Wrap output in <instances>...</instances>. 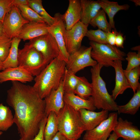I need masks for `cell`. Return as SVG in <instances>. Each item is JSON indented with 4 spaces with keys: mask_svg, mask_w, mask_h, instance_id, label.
I'll list each match as a JSON object with an SVG mask.
<instances>
[{
    "mask_svg": "<svg viewBox=\"0 0 140 140\" xmlns=\"http://www.w3.org/2000/svg\"><path fill=\"white\" fill-rule=\"evenodd\" d=\"M52 140H68L59 132L56 134Z\"/></svg>",
    "mask_w": 140,
    "mask_h": 140,
    "instance_id": "ab89813d",
    "label": "cell"
},
{
    "mask_svg": "<svg viewBox=\"0 0 140 140\" xmlns=\"http://www.w3.org/2000/svg\"><path fill=\"white\" fill-rule=\"evenodd\" d=\"M117 32L115 29H113L111 32L107 33V40L108 44L112 46H115V41Z\"/></svg>",
    "mask_w": 140,
    "mask_h": 140,
    "instance_id": "74e56055",
    "label": "cell"
},
{
    "mask_svg": "<svg viewBox=\"0 0 140 140\" xmlns=\"http://www.w3.org/2000/svg\"><path fill=\"white\" fill-rule=\"evenodd\" d=\"M2 22L0 20V36L5 34Z\"/></svg>",
    "mask_w": 140,
    "mask_h": 140,
    "instance_id": "7bdbcfd3",
    "label": "cell"
},
{
    "mask_svg": "<svg viewBox=\"0 0 140 140\" xmlns=\"http://www.w3.org/2000/svg\"><path fill=\"white\" fill-rule=\"evenodd\" d=\"M118 113L113 112L108 117L93 129L86 131L83 140H107L113 131L117 122Z\"/></svg>",
    "mask_w": 140,
    "mask_h": 140,
    "instance_id": "30bf717a",
    "label": "cell"
},
{
    "mask_svg": "<svg viewBox=\"0 0 140 140\" xmlns=\"http://www.w3.org/2000/svg\"><path fill=\"white\" fill-rule=\"evenodd\" d=\"M85 131L92 129L107 118L109 111L102 110L96 112L81 109L79 111Z\"/></svg>",
    "mask_w": 140,
    "mask_h": 140,
    "instance_id": "5bb4252c",
    "label": "cell"
},
{
    "mask_svg": "<svg viewBox=\"0 0 140 140\" xmlns=\"http://www.w3.org/2000/svg\"><path fill=\"white\" fill-rule=\"evenodd\" d=\"M64 100L65 103L77 111L83 109L94 111L96 109L91 96L85 99L73 93H64Z\"/></svg>",
    "mask_w": 140,
    "mask_h": 140,
    "instance_id": "ffe728a7",
    "label": "cell"
},
{
    "mask_svg": "<svg viewBox=\"0 0 140 140\" xmlns=\"http://www.w3.org/2000/svg\"><path fill=\"white\" fill-rule=\"evenodd\" d=\"M92 47L81 46L78 50L70 55L66 64V68L74 74L86 67H92L97 64L91 56Z\"/></svg>",
    "mask_w": 140,
    "mask_h": 140,
    "instance_id": "ba28073f",
    "label": "cell"
},
{
    "mask_svg": "<svg viewBox=\"0 0 140 140\" xmlns=\"http://www.w3.org/2000/svg\"><path fill=\"white\" fill-rule=\"evenodd\" d=\"M88 25L80 20L70 29L66 30L64 38L66 50L69 55L76 51L81 46V42L88 30Z\"/></svg>",
    "mask_w": 140,
    "mask_h": 140,
    "instance_id": "8fae6325",
    "label": "cell"
},
{
    "mask_svg": "<svg viewBox=\"0 0 140 140\" xmlns=\"http://www.w3.org/2000/svg\"><path fill=\"white\" fill-rule=\"evenodd\" d=\"M29 22L22 16L17 7L13 5L2 22L4 33L12 39L18 37L23 26Z\"/></svg>",
    "mask_w": 140,
    "mask_h": 140,
    "instance_id": "9c48e42d",
    "label": "cell"
},
{
    "mask_svg": "<svg viewBox=\"0 0 140 140\" xmlns=\"http://www.w3.org/2000/svg\"><path fill=\"white\" fill-rule=\"evenodd\" d=\"M7 91L6 102L13 109L14 123L20 138L32 140L38 134L40 123L45 117V102L33 86L12 81Z\"/></svg>",
    "mask_w": 140,
    "mask_h": 140,
    "instance_id": "6da1fadb",
    "label": "cell"
},
{
    "mask_svg": "<svg viewBox=\"0 0 140 140\" xmlns=\"http://www.w3.org/2000/svg\"><path fill=\"white\" fill-rule=\"evenodd\" d=\"M125 38L121 32H117L115 40V45L117 47L123 48Z\"/></svg>",
    "mask_w": 140,
    "mask_h": 140,
    "instance_id": "f35d334b",
    "label": "cell"
},
{
    "mask_svg": "<svg viewBox=\"0 0 140 140\" xmlns=\"http://www.w3.org/2000/svg\"><path fill=\"white\" fill-rule=\"evenodd\" d=\"M122 61L120 60L115 61L112 66L114 68L115 72V85L111 95L115 100L118 95L123 94L127 89L131 88L124 74Z\"/></svg>",
    "mask_w": 140,
    "mask_h": 140,
    "instance_id": "ac0fdd59",
    "label": "cell"
},
{
    "mask_svg": "<svg viewBox=\"0 0 140 140\" xmlns=\"http://www.w3.org/2000/svg\"><path fill=\"white\" fill-rule=\"evenodd\" d=\"M140 107V87L134 93L132 97L125 104L118 105L117 111L118 114L123 113L131 115L135 114Z\"/></svg>",
    "mask_w": 140,
    "mask_h": 140,
    "instance_id": "603a6c76",
    "label": "cell"
},
{
    "mask_svg": "<svg viewBox=\"0 0 140 140\" xmlns=\"http://www.w3.org/2000/svg\"><path fill=\"white\" fill-rule=\"evenodd\" d=\"M3 132L0 131V136L2 134Z\"/></svg>",
    "mask_w": 140,
    "mask_h": 140,
    "instance_id": "7dc6e473",
    "label": "cell"
},
{
    "mask_svg": "<svg viewBox=\"0 0 140 140\" xmlns=\"http://www.w3.org/2000/svg\"><path fill=\"white\" fill-rule=\"evenodd\" d=\"M49 26L46 23L29 22L23 26L18 37L24 41L30 40L48 33Z\"/></svg>",
    "mask_w": 140,
    "mask_h": 140,
    "instance_id": "e0dca14e",
    "label": "cell"
},
{
    "mask_svg": "<svg viewBox=\"0 0 140 140\" xmlns=\"http://www.w3.org/2000/svg\"><path fill=\"white\" fill-rule=\"evenodd\" d=\"M63 88L64 93H73L79 80V77L67 70L66 68L63 77Z\"/></svg>",
    "mask_w": 140,
    "mask_h": 140,
    "instance_id": "83f0119b",
    "label": "cell"
},
{
    "mask_svg": "<svg viewBox=\"0 0 140 140\" xmlns=\"http://www.w3.org/2000/svg\"><path fill=\"white\" fill-rule=\"evenodd\" d=\"M68 8L62 15L67 30L70 29L81 19V7L80 1L69 0Z\"/></svg>",
    "mask_w": 140,
    "mask_h": 140,
    "instance_id": "d6986e66",
    "label": "cell"
},
{
    "mask_svg": "<svg viewBox=\"0 0 140 140\" xmlns=\"http://www.w3.org/2000/svg\"><path fill=\"white\" fill-rule=\"evenodd\" d=\"M113 131L124 140H140V130L138 127L132 122L121 117L118 118Z\"/></svg>",
    "mask_w": 140,
    "mask_h": 140,
    "instance_id": "9a60e30c",
    "label": "cell"
},
{
    "mask_svg": "<svg viewBox=\"0 0 140 140\" xmlns=\"http://www.w3.org/2000/svg\"><path fill=\"white\" fill-rule=\"evenodd\" d=\"M58 132L68 140H78L85 131L80 113L65 103L57 115Z\"/></svg>",
    "mask_w": 140,
    "mask_h": 140,
    "instance_id": "277c9868",
    "label": "cell"
},
{
    "mask_svg": "<svg viewBox=\"0 0 140 140\" xmlns=\"http://www.w3.org/2000/svg\"><path fill=\"white\" fill-rule=\"evenodd\" d=\"M89 24L94 27H97L98 29L106 33L111 31L110 25L107 20L106 13L102 9L100 10Z\"/></svg>",
    "mask_w": 140,
    "mask_h": 140,
    "instance_id": "f546056e",
    "label": "cell"
},
{
    "mask_svg": "<svg viewBox=\"0 0 140 140\" xmlns=\"http://www.w3.org/2000/svg\"><path fill=\"white\" fill-rule=\"evenodd\" d=\"M118 138L119 137L116 133L113 131V133L110 134L108 139L107 140H117Z\"/></svg>",
    "mask_w": 140,
    "mask_h": 140,
    "instance_id": "b9f144b4",
    "label": "cell"
},
{
    "mask_svg": "<svg viewBox=\"0 0 140 140\" xmlns=\"http://www.w3.org/2000/svg\"><path fill=\"white\" fill-rule=\"evenodd\" d=\"M21 40V39L17 37L12 39V43L8 55L5 60L3 62L2 70L9 67H15L18 66V47Z\"/></svg>",
    "mask_w": 140,
    "mask_h": 140,
    "instance_id": "d4e9b609",
    "label": "cell"
},
{
    "mask_svg": "<svg viewBox=\"0 0 140 140\" xmlns=\"http://www.w3.org/2000/svg\"><path fill=\"white\" fill-rule=\"evenodd\" d=\"M125 59L128 61V65L124 70L128 72L132 69L139 66L140 65V52H130L127 54Z\"/></svg>",
    "mask_w": 140,
    "mask_h": 140,
    "instance_id": "e575fe53",
    "label": "cell"
},
{
    "mask_svg": "<svg viewBox=\"0 0 140 140\" xmlns=\"http://www.w3.org/2000/svg\"><path fill=\"white\" fill-rule=\"evenodd\" d=\"M28 5L44 19L49 26L54 23L55 19L51 16L44 8L41 0H28Z\"/></svg>",
    "mask_w": 140,
    "mask_h": 140,
    "instance_id": "4316f807",
    "label": "cell"
},
{
    "mask_svg": "<svg viewBox=\"0 0 140 140\" xmlns=\"http://www.w3.org/2000/svg\"><path fill=\"white\" fill-rule=\"evenodd\" d=\"M3 62L0 61V72L1 71L3 70Z\"/></svg>",
    "mask_w": 140,
    "mask_h": 140,
    "instance_id": "bcb514c9",
    "label": "cell"
},
{
    "mask_svg": "<svg viewBox=\"0 0 140 140\" xmlns=\"http://www.w3.org/2000/svg\"><path fill=\"white\" fill-rule=\"evenodd\" d=\"M12 39L5 34L0 36V61L3 62L7 58L11 45Z\"/></svg>",
    "mask_w": 140,
    "mask_h": 140,
    "instance_id": "836d02e7",
    "label": "cell"
},
{
    "mask_svg": "<svg viewBox=\"0 0 140 140\" xmlns=\"http://www.w3.org/2000/svg\"><path fill=\"white\" fill-rule=\"evenodd\" d=\"M130 1L133 2L136 6H140V1L139 0H131Z\"/></svg>",
    "mask_w": 140,
    "mask_h": 140,
    "instance_id": "ee69618b",
    "label": "cell"
},
{
    "mask_svg": "<svg viewBox=\"0 0 140 140\" xmlns=\"http://www.w3.org/2000/svg\"><path fill=\"white\" fill-rule=\"evenodd\" d=\"M101 8L108 15L109 23L111 29H115L114 17L119 11L121 10H127L130 6L128 4L119 5L117 2L110 1L108 0H98Z\"/></svg>",
    "mask_w": 140,
    "mask_h": 140,
    "instance_id": "7402d4cb",
    "label": "cell"
},
{
    "mask_svg": "<svg viewBox=\"0 0 140 140\" xmlns=\"http://www.w3.org/2000/svg\"><path fill=\"white\" fill-rule=\"evenodd\" d=\"M89 44L92 48L91 53L92 58L97 64L103 66H112L115 61L125 60V53L115 46L91 41Z\"/></svg>",
    "mask_w": 140,
    "mask_h": 140,
    "instance_id": "8992f818",
    "label": "cell"
},
{
    "mask_svg": "<svg viewBox=\"0 0 140 140\" xmlns=\"http://www.w3.org/2000/svg\"><path fill=\"white\" fill-rule=\"evenodd\" d=\"M63 78L58 88L52 90L44 99L45 102V113L47 117L51 112L57 115L64 105Z\"/></svg>",
    "mask_w": 140,
    "mask_h": 140,
    "instance_id": "4fadbf2b",
    "label": "cell"
},
{
    "mask_svg": "<svg viewBox=\"0 0 140 140\" xmlns=\"http://www.w3.org/2000/svg\"><path fill=\"white\" fill-rule=\"evenodd\" d=\"M107 33L99 29L96 30L91 29L88 30L85 36L91 41L99 44H107Z\"/></svg>",
    "mask_w": 140,
    "mask_h": 140,
    "instance_id": "d6a6232c",
    "label": "cell"
},
{
    "mask_svg": "<svg viewBox=\"0 0 140 140\" xmlns=\"http://www.w3.org/2000/svg\"><path fill=\"white\" fill-rule=\"evenodd\" d=\"M66 62L57 58L52 60L34 79L33 86L39 97L44 99L59 87L63 78Z\"/></svg>",
    "mask_w": 140,
    "mask_h": 140,
    "instance_id": "7a4b0ae2",
    "label": "cell"
},
{
    "mask_svg": "<svg viewBox=\"0 0 140 140\" xmlns=\"http://www.w3.org/2000/svg\"><path fill=\"white\" fill-rule=\"evenodd\" d=\"M131 49L132 50H137L138 52H140L139 46L132 47Z\"/></svg>",
    "mask_w": 140,
    "mask_h": 140,
    "instance_id": "f6af8a7d",
    "label": "cell"
},
{
    "mask_svg": "<svg viewBox=\"0 0 140 140\" xmlns=\"http://www.w3.org/2000/svg\"><path fill=\"white\" fill-rule=\"evenodd\" d=\"M92 93L91 83L84 76L79 77L74 94L82 99H87L91 96Z\"/></svg>",
    "mask_w": 140,
    "mask_h": 140,
    "instance_id": "f1b7e54d",
    "label": "cell"
},
{
    "mask_svg": "<svg viewBox=\"0 0 140 140\" xmlns=\"http://www.w3.org/2000/svg\"><path fill=\"white\" fill-rule=\"evenodd\" d=\"M58 132L57 115L51 112L47 117V121L43 133V140H52Z\"/></svg>",
    "mask_w": 140,
    "mask_h": 140,
    "instance_id": "cb8c5ba5",
    "label": "cell"
},
{
    "mask_svg": "<svg viewBox=\"0 0 140 140\" xmlns=\"http://www.w3.org/2000/svg\"><path fill=\"white\" fill-rule=\"evenodd\" d=\"M18 64V66L27 71L33 76L38 75L46 67L41 54L28 43L23 48L19 49Z\"/></svg>",
    "mask_w": 140,
    "mask_h": 140,
    "instance_id": "5b68a950",
    "label": "cell"
},
{
    "mask_svg": "<svg viewBox=\"0 0 140 140\" xmlns=\"http://www.w3.org/2000/svg\"><path fill=\"white\" fill-rule=\"evenodd\" d=\"M14 0H0V20L3 22L6 15L14 5Z\"/></svg>",
    "mask_w": 140,
    "mask_h": 140,
    "instance_id": "d590c367",
    "label": "cell"
},
{
    "mask_svg": "<svg viewBox=\"0 0 140 140\" xmlns=\"http://www.w3.org/2000/svg\"><path fill=\"white\" fill-rule=\"evenodd\" d=\"M14 123L13 116L10 108L0 104V131H5Z\"/></svg>",
    "mask_w": 140,
    "mask_h": 140,
    "instance_id": "484cf974",
    "label": "cell"
},
{
    "mask_svg": "<svg viewBox=\"0 0 140 140\" xmlns=\"http://www.w3.org/2000/svg\"><path fill=\"white\" fill-rule=\"evenodd\" d=\"M47 121V117H45L41 121L39 127V132L32 140H43V133L45 126ZM19 140H23L20 138Z\"/></svg>",
    "mask_w": 140,
    "mask_h": 140,
    "instance_id": "8d00e7d4",
    "label": "cell"
},
{
    "mask_svg": "<svg viewBox=\"0 0 140 140\" xmlns=\"http://www.w3.org/2000/svg\"><path fill=\"white\" fill-rule=\"evenodd\" d=\"M54 17L55 21L52 25L49 26L48 32L54 38L58 45L60 51L58 58L66 63L70 55L66 50L64 38L66 30L65 23L62 15L60 13H56Z\"/></svg>",
    "mask_w": 140,
    "mask_h": 140,
    "instance_id": "7c38bea8",
    "label": "cell"
},
{
    "mask_svg": "<svg viewBox=\"0 0 140 140\" xmlns=\"http://www.w3.org/2000/svg\"><path fill=\"white\" fill-rule=\"evenodd\" d=\"M81 7L80 21L84 24L89 25L92 20L101 9L98 1L81 0Z\"/></svg>",
    "mask_w": 140,
    "mask_h": 140,
    "instance_id": "44dd1931",
    "label": "cell"
},
{
    "mask_svg": "<svg viewBox=\"0 0 140 140\" xmlns=\"http://www.w3.org/2000/svg\"><path fill=\"white\" fill-rule=\"evenodd\" d=\"M34 77L27 71L18 66L9 67L0 72V83L8 81H17L24 83L31 82Z\"/></svg>",
    "mask_w": 140,
    "mask_h": 140,
    "instance_id": "2e32d148",
    "label": "cell"
},
{
    "mask_svg": "<svg viewBox=\"0 0 140 140\" xmlns=\"http://www.w3.org/2000/svg\"><path fill=\"white\" fill-rule=\"evenodd\" d=\"M124 74L134 92L140 87L138 80L140 76V66L137 67L128 72L124 70Z\"/></svg>",
    "mask_w": 140,
    "mask_h": 140,
    "instance_id": "1f68e13d",
    "label": "cell"
},
{
    "mask_svg": "<svg viewBox=\"0 0 140 140\" xmlns=\"http://www.w3.org/2000/svg\"><path fill=\"white\" fill-rule=\"evenodd\" d=\"M14 5H28V0H14Z\"/></svg>",
    "mask_w": 140,
    "mask_h": 140,
    "instance_id": "60d3db41",
    "label": "cell"
},
{
    "mask_svg": "<svg viewBox=\"0 0 140 140\" xmlns=\"http://www.w3.org/2000/svg\"><path fill=\"white\" fill-rule=\"evenodd\" d=\"M16 6L23 18L29 22L45 23L43 18L28 5H19Z\"/></svg>",
    "mask_w": 140,
    "mask_h": 140,
    "instance_id": "4dcf8cb0",
    "label": "cell"
},
{
    "mask_svg": "<svg viewBox=\"0 0 140 140\" xmlns=\"http://www.w3.org/2000/svg\"><path fill=\"white\" fill-rule=\"evenodd\" d=\"M28 43L41 54L46 67L54 58H59L60 51L58 45L48 33L29 40Z\"/></svg>",
    "mask_w": 140,
    "mask_h": 140,
    "instance_id": "52a82bcc",
    "label": "cell"
},
{
    "mask_svg": "<svg viewBox=\"0 0 140 140\" xmlns=\"http://www.w3.org/2000/svg\"><path fill=\"white\" fill-rule=\"evenodd\" d=\"M103 66L97 63L90 69L92 90L91 97L96 109L116 112L118 105L112 95L108 93L106 83L100 75Z\"/></svg>",
    "mask_w": 140,
    "mask_h": 140,
    "instance_id": "3957f363",
    "label": "cell"
}]
</instances>
